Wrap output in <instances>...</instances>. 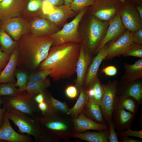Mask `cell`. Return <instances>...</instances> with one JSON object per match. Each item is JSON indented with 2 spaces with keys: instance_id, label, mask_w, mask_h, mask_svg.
<instances>
[{
  "instance_id": "8992f818",
  "label": "cell",
  "mask_w": 142,
  "mask_h": 142,
  "mask_svg": "<svg viewBox=\"0 0 142 142\" xmlns=\"http://www.w3.org/2000/svg\"><path fill=\"white\" fill-rule=\"evenodd\" d=\"M35 96L25 91L14 96H7L1 98L3 108L6 109L14 108L34 118L39 117L40 110L38 104L34 99Z\"/></svg>"
},
{
  "instance_id": "4fadbf2b",
  "label": "cell",
  "mask_w": 142,
  "mask_h": 142,
  "mask_svg": "<svg viewBox=\"0 0 142 142\" xmlns=\"http://www.w3.org/2000/svg\"><path fill=\"white\" fill-rule=\"evenodd\" d=\"M70 5L63 4L57 7L53 6L52 12H43L40 17L49 20L60 28L65 24L69 18L76 16L78 13L70 9Z\"/></svg>"
},
{
  "instance_id": "83f0119b",
  "label": "cell",
  "mask_w": 142,
  "mask_h": 142,
  "mask_svg": "<svg viewBox=\"0 0 142 142\" xmlns=\"http://www.w3.org/2000/svg\"><path fill=\"white\" fill-rule=\"evenodd\" d=\"M139 105L134 98L124 95H116L114 102V108H120L136 114Z\"/></svg>"
},
{
  "instance_id": "9a60e30c",
  "label": "cell",
  "mask_w": 142,
  "mask_h": 142,
  "mask_svg": "<svg viewBox=\"0 0 142 142\" xmlns=\"http://www.w3.org/2000/svg\"><path fill=\"white\" fill-rule=\"evenodd\" d=\"M126 30L122 22L118 13L109 22V26L105 36L96 50L94 54H97L109 42L115 41L119 38Z\"/></svg>"
},
{
  "instance_id": "d590c367",
  "label": "cell",
  "mask_w": 142,
  "mask_h": 142,
  "mask_svg": "<svg viewBox=\"0 0 142 142\" xmlns=\"http://www.w3.org/2000/svg\"><path fill=\"white\" fill-rule=\"evenodd\" d=\"M52 71L51 69L36 71L29 75L28 80L36 82H41L45 80L47 77L49 75Z\"/></svg>"
},
{
  "instance_id": "74e56055",
  "label": "cell",
  "mask_w": 142,
  "mask_h": 142,
  "mask_svg": "<svg viewBox=\"0 0 142 142\" xmlns=\"http://www.w3.org/2000/svg\"><path fill=\"white\" fill-rule=\"evenodd\" d=\"M42 128V131L39 136L37 141L40 142H59L60 138L51 131Z\"/></svg>"
},
{
  "instance_id": "7c38bea8",
  "label": "cell",
  "mask_w": 142,
  "mask_h": 142,
  "mask_svg": "<svg viewBox=\"0 0 142 142\" xmlns=\"http://www.w3.org/2000/svg\"><path fill=\"white\" fill-rule=\"evenodd\" d=\"M134 43L131 38V32L127 30L117 40L107 43V55L104 59L109 60L123 55Z\"/></svg>"
},
{
  "instance_id": "ffe728a7",
  "label": "cell",
  "mask_w": 142,
  "mask_h": 142,
  "mask_svg": "<svg viewBox=\"0 0 142 142\" xmlns=\"http://www.w3.org/2000/svg\"><path fill=\"white\" fill-rule=\"evenodd\" d=\"M0 140L9 142H33L29 135L21 134L12 128L9 119L5 115L3 124L0 129Z\"/></svg>"
},
{
  "instance_id": "ee69618b",
  "label": "cell",
  "mask_w": 142,
  "mask_h": 142,
  "mask_svg": "<svg viewBox=\"0 0 142 142\" xmlns=\"http://www.w3.org/2000/svg\"><path fill=\"white\" fill-rule=\"evenodd\" d=\"M131 38L134 43L142 44V28L131 32Z\"/></svg>"
},
{
  "instance_id": "9c48e42d",
  "label": "cell",
  "mask_w": 142,
  "mask_h": 142,
  "mask_svg": "<svg viewBox=\"0 0 142 142\" xmlns=\"http://www.w3.org/2000/svg\"><path fill=\"white\" fill-rule=\"evenodd\" d=\"M119 14L126 30L132 32L142 28V19L130 0H122Z\"/></svg>"
},
{
  "instance_id": "e0dca14e",
  "label": "cell",
  "mask_w": 142,
  "mask_h": 142,
  "mask_svg": "<svg viewBox=\"0 0 142 142\" xmlns=\"http://www.w3.org/2000/svg\"><path fill=\"white\" fill-rule=\"evenodd\" d=\"M108 44H106L97 54L88 67L83 85L85 90L90 87L98 78L97 73L99 67L107 55Z\"/></svg>"
},
{
  "instance_id": "5b68a950",
  "label": "cell",
  "mask_w": 142,
  "mask_h": 142,
  "mask_svg": "<svg viewBox=\"0 0 142 142\" xmlns=\"http://www.w3.org/2000/svg\"><path fill=\"white\" fill-rule=\"evenodd\" d=\"M60 115L46 113L39 117V122L43 128L51 131L65 141H69L74 133V126Z\"/></svg>"
},
{
  "instance_id": "c3c4849f",
  "label": "cell",
  "mask_w": 142,
  "mask_h": 142,
  "mask_svg": "<svg viewBox=\"0 0 142 142\" xmlns=\"http://www.w3.org/2000/svg\"><path fill=\"white\" fill-rule=\"evenodd\" d=\"M51 6L57 7L63 4L64 0H43Z\"/></svg>"
},
{
  "instance_id": "7dc6e473",
  "label": "cell",
  "mask_w": 142,
  "mask_h": 142,
  "mask_svg": "<svg viewBox=\"0 0 142 142\" xmlns=\"http://www.w3.org/2000/svg\"><path fill=\"white\" fill-rule=\"evenodd\" d=\"M38 107L42 115L46 114L48 110V107L47 103L44 101L39 103L38 104Z\"/></svg>"
},
{
  "instance_id": "7402d4cb",
  "label": "cell",
  "mask_w": 142,
  "mask_h": 142,
  "mask_svg": "<svg viewBox=\"0 0 142 142\" xmlns=\"http://www.w3.org/2000/svg\"><path fill=\"white\" fill-rule=\"evenodd\" d=\"M140 79L132 82H121L120 84H118L117 95H124L132 97L137 101L139 105L141 104L142 82Z\"/></svg>"
},
{
  "instance_id": "f5cc1de1",
  "label": "cell",
  "mask_w": 142,
  "mask_h": 142,
  "mask_svg": "<svg viewBox=\"0 0 142 142\" xmlns=\"http://www.w3.org/2000/svg\"><path fill=\"white\" fill-rule=\"evenodd\" d=\"M73 0H64V5L67 6L70 5Z\"/></svg>"
},
{
  "instance_id": "603a6c76",
  "label": "cell",
  "mask_w": 142,
  "mask_h": 142,
  "mask_svg": "<svg viewBox=\"0 0 142 142\" xmlns=\"http://www.w3.org/2000/svg\"><path fill=\"white\" fill-rule=\"evenodd\" d=\"M43 0H24L20 17L30 21L40 17L43 12Z\"/></svg>"
},
{
  "instance_id": "8d00e7d4",
  "label": "cell",
  "mask_w": 142,
  "mask_h": 142,
  "mask_svg": "<svg viewBox=\"0 0 142 142\" xmlns=\"http://www.w3.org/2000/svg\"><path fill=\"white\" fill-rule=\"evenodd\" d=\"M96 0H73L70 8L78 13L84 8L93 4Z\"/></svg>"
},
{
  "instance_id": "bcb514c9",
  "label": "cell",
  "mask_w": 142,
  "mask_h": 142,
  "mask_svg": "<svg viewBox=\"0 0 142 142\" xmlns=\"http://www.w3.org/2000/svg\"><path fill=\"white\" fill-rule=\"evenodd\" d=\"M2 104V99L0 97V129L4 123L6 110L4 108H1V105Z\"/></svg>"
},
{
  "instance_id": "4dcf8cb0",
  "label": "cell",
  "mask_w": 142,
  "mask_h": 142,
  "mask_svg": "<svg viewBox=\"0 0 142 142\" xmlns=\"http://www.w3.org/2000/svg\"><path fill=\"white\" fill-rule=\"evenodd\" d=\"M85 90L88 98L100 105L104 90L103 84L98 78H97L90 87Z\"/></svg>"
},
{
  "instance_id": "30bf717a",
  "label": "cell",
  "mask_w": 142,
  "mask_h": 142,
  "mask_svg": "<svg viewBox=\"0 0 142 142\" xmlns=\"http://www.w3.org/2000/svg\"><path fill=\"white\" fill-rule=\"evenodd\" d=\"M118 82L109 81L103 84L104 94L100 106L103 117L107 124L112 120V114L114 109V102L117 95Z\"/></svg>"
},
{
  "instance_id": "52a82bcc",
  "label": "cell",
  "mask_w": 142,
  "mask_h": 142,
  "mask_svg": "<svg viewBox=\"0 0 142 142\" xmlns=\"http://www.w3.org/2000/svg\"><path fill=\"white\" fill-rule=\"evenodd\" d=\"M89 7L80 11L71 22L64 24L62 29L49 36L54 40L52 46L68 42L79 44L82 43V38L78 31V27L81 18Z\"/></svg>"
},
{
  "instance_id": "cb8c5ba5",
  "label": "cell",
  "mask_w": 142,
  "mask_h": 142,
  "mask_svg": "<svg viewBox=\"0 0 142 142\" xmlns=\"http://www.w3.org/2000/svg\"><path fill=\"white\" fill-rule=\"evenodd\" d=\"M19 55L18 44L10 55L9 62L0 73V84L11 82L15 84L14 75L17 67Z\"/></svg>"
},
{
  "instance_id": "681fc988",
  "label": "cell",
  "mask_w": 142,
  "mask_h": 142,
  "mask_svg": "<svg viewBox=\"0 0 142 142\" xmlns=\"http://www.w3.org/2000/svg\"><path fill=\"white\" fill-rule=\"evenodd\" d=\"M119 139L121 142H142V140L130 138L128 136L120 137Z\"/></svg>"
},
{
  "instance_id": "4316f807",
  "label": "cell",
  "mask_w": 142,
  "mask_h": 142,
  "mask_svg": "<svg viewBox=\"0 0 142 142\" xmlns=\"http://www.w3.org/2000/svg\"><path fill=\"white\" fill-rule=\"evenodd\" d=\"M44 101L47 104L48 110L46 113L56 114H68L69 109L65 103L54 98L50 93L44 92Z\"/></svg>"
},
{
  "instance_id": "b9f144b4",
  "label": "cell",
  "mask_w": 142,
  "mask_h": 142,
  "mask_svg": "<svg viewBox=\"0 0 142 142\" xmlns=\"http://www.w3.org/2000/svg\"><path fill=\"white\" fill-rule=\"evenodd\" d=\"M65 92L66 96L71 99L75 98L79 94L76 87L72 85H69L67 87Z\"/></svg>"
},
{
  "instance_id": "f6af8a7d",
  "label": "cell",
  "mask_w": 142,
  "mask_h": 142,
  "mask_svg": "<svg viewBox=\"0 0 142 142\" xmlns=\"http://www.w3.org/2000/svg\"><path fill=\"white\" fill-rule=\"evenodd\" d=\"M102 72L106 75L109 76H113L116 74L117 70L116 68L113 66H109L103 68Z\"/></svg>"
},
{
  "instance_id": "db71d44e",
  "label": "cell",
  "mask_w": 142,
  "mask_h": 142,
  "mask_svg": "<svg viewBox=\"0 0 142 142\" xmlns=\"http://www.w3.org/2000/svg\"><path fill=\"white\" fill-rule=\"evenodd\" d=\"M3 0H0V3L3 1Z\"/></svg>"
},
{
  "instance_id": "484cf974",
  "label": "cell",
  "mask_w": 142,
  "mask_h": 142,
  "mask_svg": "<svg viewBox=\"0 0 142 142\" xmlns=\"http://www.w3.org/2000/svg\"><path fill=\"white\" fill-rule=\"evenodd\" d=\"M82 113L88 118L95 122L101 124H106L103 117L100 105L91 99L88 98Z\"/></svg>"
},
{
  "instance_id": "ab89813d",
  "label": "cell",
  "mask_w": 142,
  "mask_h": 142,
  "mask_svg": "<svg viewBox=\"0 0 142 142\" xmlns=\"http://www.w3.org/2000/svg\"><path fill=\"white\" fill-rule=\"evenodd\" d=\"M107 124L109 128L108 142H119L118 133L115 131V125L112 120Z\"/></svg>"
},
{
  "instance_id": "f1b7e54d",
  "label": "cell",
  "mask_w": 142,
  "mask_h": 142,
  "mask_svg": "<svg viewBox=\"0 0 142 142\" xmlns=\"http://www.w3.org/2000/svg\"><path fill=\"white\" fill-rule=\"evenodd\" d=\"M109 133V129L97 132L86 131L74 133L72 136L89 142H108Z\"/></svg>"
},
{
  "instance_id": "d4e9b609",
  "label": "cell",
  "mask_w": 142,
  "mask_h": 142,
  "mask_svg": "<svg viewBox=\"0 0 142 142\" xmlns=\"http://www.w3.org/2000/svg\"><path fill=\"white\" fill-rule=\"evenodd\" d=\"M125 71L121 79V82L130 83L142 78V59L138 60L134 63L129 64L124 63Z\"/></svg>"
},
{
  "instance_id": "ac0fdd59",
  "label": "cell",
  "mask_w": 142,
  "mask_h": 142,
  "mask_svg": "<svg viewBox=\"0 0 142 142\" xmlns=\"http://www.w3.org/2000/svg\"><path fill=\"white\" fill-rule=\"evenodd\" d=\"M72 120L74 133H82L89 130L101 131L109 129L107 124L95 122L88 118L83 113Z\"/></svg>"
},
{
  "instance_id": "836d02e7",
  "label": "cell",
  "mask_w": 142,
  "mask_h": 142,
  "mask_svg": "<svg viewBox=\"0 0 142 142\" xmlns=\"http://www.w3.org/2000/svg\"><path fill=\"white\" fill-rule=\"evenodd\" d=\"M16 70L14 75L17 79V81L14 84L16 87H18L19 92L26 91L28 82L29 75L26 70L19 68Z\"/></svg>"
},
{
  "instance_id": "3957f363",
  "label": "cell",
  "mask_w": 142,
  "mask_h": 142,
  "mask_svg": "<svg viewBox=\"0 0 142 142\" xmlns=\"http://www.w3.org/2000/svg\"><path fill=\"white\" fill-rule=\"evenodd\" d=\"M109 21H102L90 14L87 11L79 23L78 31L85 52L91 56L104 38L109 26Z\"/></svg>"
},
{
  "instance_id": "e575fe53",
  "label": "cell",
  "mask_w": 142,
  "mask_h": 142,
  "mask_svg": "<svg viewBox=\"0 0 142 142\" xmlns=\"http://www.w3.org/2000/svg\"><path fill=\"white\" fill-rule=\"evenodd\" d=\"M20 92L19 89L16 88L14 84L11 82L0 84V96H14Z\"/></svg>"
},
{
  "instance_id": "5bb4252c",
  "label": "cell",
  "mask_w": 142,
  "mask_h": 142,
  "mask_svg": "<svg viewBox=\"0 0 142 142\" xmlns=\"http://www.w3.org/2000/svg\"><path fill=\"white\" fill-rule=\"evenodd\" d=\"M29 33L36 36H48L60 29L49 20L39 17L29 21Z\"/></svg>"
},
{
  "instance_id": "6da1fadb",
  "label": "cell",
  "mask_w": 142,
  "mask_h": 142,
  "mask_svg": "<svg viewBox=\"0 0 142 142\" xmlns=\"http://www.w3.org/2000/svg\"><path fill=\"white\" fill-rule=\"evenodd\" d=\"M80 46V44L68 42L50 47L47 56L37 69H51L49 75L55 81L70 78L76 72Z\"/></svg>"
},
{
  "instance_id": "60d3db41",
  "label": "cell",
  "mask_w": 142,
  "mask_h": 142,
  "mask_svg": "<svg viewBox=\"0 0 142 142\" xmlns=\"http://www.w3.org/2000/svg\"><path fill=\"white\" fill-rule=\"evenodd\" d=\"M119 137L123 136H132L142 139V130H133L130 128L117 133Z\"/></svg>"
},
{
  "instance_id": "7a4b0ae2",
  "label": "cell",
  "mask_w": 142,
  "mask_h": 142,
  "mask_svg": "<svg viewBox=\"0 0 142 142\" xmlns=\"http://www.w3.org/2000/svg\"><path fill=\"white\" fill-rule=\"evenodd\" d=\"M18 41L17 67L31 73L46 58L54 40L49 36H36L29 32L22 36Z\"/></svg>"
},
{
  "instance_id": "f546056e",
  "label": "cell",
  "mask_w": 142,
  "mask_h": 142,
  "mask_svg": "<svg viewBox=\"0 0 142 142\" xmlns=\"http://www.w3.org/2000/svg\"><path fill=\"white\" fill-rule=\"evenodd\" d=\"M18 45V41L13 40L2 28H0V49L11 55Z\"/></svg>"
},
{
  "instance_id": "f907efd6",
  "label": "cell",
  "mask_w": 142,
  "mask_h": 142,
  "mask_svg": "<svg viewBox=\"0 0 142 142\" xmlns=\"http://www.w3.org/2000/svg\"><path fill=\"white\" fill-rule=\"evenodd\" d=\"M34 99L38 104L44 102V92L39 93L35 96Z\"/></svg>"
},
{
  "instance_id": "1f68e13d",
  "label": "cell",
  "mask_w": 142,
  "mask_h": 142,
  "mask_svg": "<svg viewBox=\"0 0 142 142\" xmlns=\"http://www.w3.org/2000/svg\"><path fill=\"white\" fill-rule=\"evenodd\" d=\"M79 95L74 106L69 109L68 114L70 115L74 118L78 116L82 113L84 107L88 98L83 86L80 89Z\"/></svg>"
},
{
  "instance_id": "816d5d0a",
  "label": "cell",
  "mask_w": 142,
  "mask_h": 142,
  "mask_svg": "<svg viewBox=\"0 0 142 142\" xmlns=\"http://www.w3.org/2000/svg\"><path fill=\"white\" fill-rule=\"evenodd\" d=\"M134 6L142 5V0H130Z\"/></svg>"
},
{
  "instance_id": "ba28073f",
  "label": "cell",
  "mask_w": 142,
  "mask_h": 142,
  "mask_svg": "<svg viewBox=\"0 0 142 142\" xmlns=\"http://www.w3.org/2000/svg\"><path fill=\"white\" fill-rule=\"evenodd\" d=\"M122 0H96L87 10L99 20L109 21L119 13Z\"/></svg>"
},
{
  "instance_id": "7bdbcfd3",
  "label": "cell",
  "mask_w": 142,
  "mask_h": 142,
  "mask_svg": "<svg viewBox=\"0 0 142 142\" xmlns=\"http://www.w3.org/2000/svg\"><path fill=\"white\" fill-rule=\"evenodd\" d=\"M10 56V55L6 54L0 49V73L7 64Z\"/></svg>"
},
{
  "instance_id": "2e32d148",
  "label": "cell",
  "mask_w": 142,
  "mask_h": 142,
  "mask_svg": "<svg viewBox=\"0 0 142 142\" xmlns=\"http://www.w3.org/2000/svg\"><path fill=\"white\" fill-rule=\"evenodd\" d=\"M92 57L85 52L82 43L80 44L79 55L76 70L77 77L75 81V86L79 93L81 88L83 86L88 68L92 61Z\"/></svg>"
},
{
  "instance_id": "44dd1931",
  "label": "cell",
  "mask_w": 142,
  "mask_h": 142,
  "mask_svg": "<svg viewBox=\"0 0 142 142\" xmlns=\"http://www.w3.org/2000/svg\"><path fill=\"white\" fill-rule=\"evenodd\" d=\"M24 0H3L0 3V21L20 17Z\"/></svg>"
},
{
  "instance_id": "d6986e66",
  "label": "cell",
  "mask_w": 142,
  "mask_h": 142,
  "mask_svg": "<svg viewBox=\"0 0 142 142\" xmlns=\"http://www.w3.org/2000/svg\"><path fill=\"white\" fill-rule=\"evenodd\" d=\"M135 115L120 108H114L112 120L118 133L130 128Z\"/></svg>"
},
{
  "instance_id": "277c9868",
  "label": "cell",
  "mask_w": 142,
  "mask_h": 142,
  "mask_svg": "<svg viewBox=\"0 0 142 142\" xmlns=\"http://www.w3.org/2000/svg\"><path fill=\"white\" fill-rule=\"evenodd\" d=\"M5 116L13 123L22 134L27 133L32 135L37 142L38 138L42 131L39 118L32 117L14 108L6 109Z\"/></svg>"
},
{
  "instance_id": "f35d334b",
  "label": "cell",
  "mask_w": 142,
  "mask_h": 142,
  "mask_svg": "<svg viewBox=\"0 0 142 142\" xmlns=\"http://www.w3.org/2000/svg\"><path fill=\"white\" fill-rule=\"evenodd\" d=\"M142 58V44L134 43L123 55Z\"/></svg>"
},
{
  "instance_id": "d6a6232c",
  "label": "cell",
  "mask_w": 142,
  "mask_h": 142,
  "mask_svg": "<svg viewBox=\"0 0 142 142\" xmlns=\"http://www.w3.org/2000/svg\"><path fill=\"white\" fill-rule=\"evenodd\" d=\"M50 85L49 79L47 78L44 81L41 82L28 81L26 91L29 94L36 96L39 93L44 92Z\"/></svg>"
},
{
  "instance_id": "8fae6325",
  "label": "cell",
  "mask_w": 142,
  "mask_h": 142,
  "mask_svg": "<svg viewBox=\"0 0 142 142\" xmlns=\"http://www.w3.org/2000/svg\"><path fill=\"white\" fill-rule=\"evenodd\" d=\"M0 28L18 41L22 36L29 32L30 23L20 17H14L0 21Z\"/></svg>"
}]
</instances>
